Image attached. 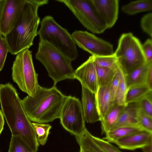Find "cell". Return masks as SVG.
I'll return each instance as SVG.
<instances>
[{
  "mask_svg": "<svg viewBox=\"0 0 152 152\" xmlns=\"http://www.w3.org/2000/svg\"><path fill=\"white\" fill-rule=\"evenodd\" d=\"M35 58L45 67L53 80L54 85L63 80L75 79V70L72 66V61L47 42L40 41Z\"/></svg>",
  "mask_w": 152,
  "mask_h": 152,
  "instance_id": "obj_3",
  "label": "cell"
},
{
  "mask_svg": "<svg viewBox=\"0 0 152 152\" xmlns=\"http://www.w3.org/2000/svg\"><path fill=\"white\" fill-rule=\"evenodd\" d=\"M145 131L140 126H121L110 130L102 139L115 144L119 139L140 131Z\"/></svg>",
  "mask_w": 152,
  "mask_h": 152,
  "instance_id": "obj_17",
  "label": "cell"
},
{
  "mask_svg": "<svg viewBox=\"0 0 152 152\" xmlns=\"http://www.w3.org/2000/svg\"><path fill=\"white\" fill-rule=\"evenodd\" d=\"M125 106L119 105H112L104 118L101 121L102 134H105L111 130Z\"/></svg>",
  "mask_w": 152,
  "mask_h": 152,
  "instance_id": "obj_19",
  "label": "cell"
},
{
  "mask_svg": "<svg viewBox=\"0 0 152 152\" xmlns=\"http://www.w3.org/2000/svg\"><path fill=\"white\" fill-rule=\"evenodd\" d=\"M86 131L88 142L94 150L96 152H106L95 142L92 137V134L88 131L87 129H86Z\"/></svg>",
  "mask_w": 152,
  "mask_h": 152,
  "instance_id": "obj_35",
  "label": "cell"
},
{
  "mask_svg": "<svg viewBox=\"0 0 152 152\" xmlns=\"http://www.w3.org/2000/svg\"><path fill=\"white\" fill-rule=\"evenodd\" d=\"M141 27L143 31L151 38L152 37V13L144 15L141 20Z\"/></svg>",
  "mask_w": 152,
  "mask_h": 152,
  "instance_id": "obj_33",
  "label": "cell"
},
{
  "mask_svg": "<svg viewBox=\"0 0 152 152\" xmlns=\"http://www.w3.org/2000/svg\"><path fill=\"white\" fill-rule=\"evenodd\" d=\"M74 78L80 81L82 86L96 95L99 87L93 56H90L75 70Z\"/></svg>",
  "mask_w": 152,
  "mask_h": 152,
  "instance_id": "obj_11",
  "label": "cell"
},
{
  "mask_svg": "<svg viewBox=\"0 0 152 152\" xmlns=\"http://www.w3.org/2000/svg\"><path fill=\"white\" fill-rule=\"evenodd\" d=\"M121 70L119 66L110 86V93L113 102L118 88L121 80Z\"/></svg>",
  "mask_w": 152,
  "mask_h": 152,
  "instance_id": "obj_31",
  "label": "cell"
},
{
  "mask_svg": "<svg viewBox=\"0 0 152 152\" xmlns=\"http://www.w3.org/2000/svg\"><path fill=\"white\" fill-rule=\"evenodd\" d=\"M95 64L99 87L107 86L110 84L118 68L114 70Z\"/></svg>",
  "mask_w": 152,
  "mask_h": 152,
  "instance_id": "obj_22",
  "label": "cell"
},
{
  "mask_svg": "<svg viewBox=\"0 0 152 152\" xmlns=\"http://www.w3.org/2000/svg\"><path fill=\"white\" fill-rule=\"evenodd\" d=\"M86 128L80 135L75 137L80 147V152H96L90 144L88 140Z\"/></svg>",
  "mask_w": 152,
  "mask_h": 152,
  "instance_id": "obj_29",
  "label": "cell"
},
{
  "mask_svg": "<svg viewBox=\"0 0 152 152\" xmlns=\"http://www.w3.org/2000/svg\"><path fill=\"white\" fill-rule=\"evenodd\" d=\"M98 13L106 23L108 28L112 27L118 17V0H92Z\"/></svg>",
  "mask_w": 152,
  "mask_h": 152,
  "instance_id": "obj_12",
  "label": "cell"
},
{
  "mask_svg": "<svg viewBox=\"0 0 152 152\" xmlns=\"http://www.w3.org/2000/svg\"><path fill=\"white\" fill-rule=\"evenodd\" d=\"M40 41L46 42L63 53L71 61L78 56L76 44L71 34L51 16H45L38 31Z\"/></svg>",
  "mask_w": 152,
  "mask_h": 152,
  "instance_id": "obj_4",
  "label": "cell"
},
{
  "mask_svg": "<svg viewBox=\"0 0 152 152\" xmlns=\"http://www.w3.org/2000/svg\"><path fill=\"white\" fill-rule=\"evenodd\" d=\"M145 85L152 90V62L150 64L148 71Z\"/></svg>",
  "mask_w": 152,
  "mask_h": 152,
  "instance_id": "obj_36",
  "label": "cell"
},
{
  "mask_svg": "<svg viewBox=\"0 0 152 152\" xmlns=\"http://www.w3.org/2000/svg\"><path fill=\"white\" fill-rule=\"evenodd\" d=\"M143 152H152V143L142 148Z\"/></svg>",
  "mask_w": 152,
  "mask_h": 152,
  "instance_id": "obj_39",
  "label": "cell"
},
{
  "mask_svg": "<svg viewBox=\"0 0 152 152\" xmlns=\"http://www.w3.org/2000/svg\"><path fill=\"white\" fill-rule=\"evenodd\" d=\"M146 63L130 73L126 75L128 88L133 86L145 85L146 76L150 64Z\"/></svg>",
  "mask_w": 152,
  "mask_h": 152,
  "instance_id": "obj_18",
  "label": "cell"
},
{
  "mask_svg": "<svg viewBox=\"0 0 152 152\" xmlns=\"http://www.w3.org/2000/svg\"><path fill=\"white\" fill-rule=\"evenodd\" d=\"M110 84L106 86L99 87L96 95L100 121L104 118L113 105L110 89Z\"/></svg>",
  "mask_w": 152,
  "mask_h": 152,
  "instance_id": "obj_16",
  "label": "cell"
},
{
  "mask_svg": "<svg viewBox=\"0 0 152 152\" xmlns=\"http://www.w3.org/2000/svg\"><path fill=\"white\" fill-rule=\"evenodd\" d=\"M4 123V115L2 112L0 110V135L3 130Z\"/></svg>",
  "mask_w": 152,
  "mask_h": 152,
  "instance_id": "obj_37",
  "label": "cell"
},
{
  "mask_svg": "<svg viewBox=\"0 0 152 152\" xmlns=\"http://www.w3.org/2000/svg\"><path fill=\"white\" fill-rule=\"evenodd\" d=\"M152 143V132L143 131L118 140L115 144L121 149L131 151L142 148Z\"/></svg>",
  "mask_w": 152,
  "mask_h": 152,
  "instance_id": "obj_13",
  "label": "cell"
},
{
  "mask_svg": "<svg viewBox=\"0 0 152 152\" xmlns=\"http://www.w3.org/2000/svg\"><path fill=\"white\" fill-rule=\"evenodd\" d=\"M71 35L76 45L92 56H108L114 54L112 44L87 31H76Z\"/></svg>",
  "mask_w": 152,
  "mask_h": 152,
  "instance_id": "obj_9",
  "label": "cell"
},
{
  "mask_svg": "<svg viewBox=\"0 0 152 152\" xmlns=\"http://www.w3.org/2000/svg\"><path fill=\"white\" fill-rule=\"evenodd\" d=\"M67 96L58 89L56 85L50 88L39 86L34 96L28 95L21 100V102L31 121L45 123L59 118Z\"/></svg>",
  "mask_w": 152,
  "mask_h": 152,
  "instance_id": "obj_2",
  "label": "cell"
},
{
  "mask_svg": "<svg viewBox=\"0 0 152 152\" xmlns=\"http://www.w3.org/2000/svg\"><path fill=\"white\" fill-rule=\"evenodd\" d=\"M114 54L119 66L126 75L146 63L142 44L131 33L121 35Z\"/></svg>",
  "mask_w": 152,
  "mask_h": 152,
  "instance_id": "obj_5",
  "label": "cell"
},
{
  "mask_svg": "<svg viewBox=\"0 0 152 152\" xmlns=\"http://www.w3.org/2000/svg\"><path fill=\"white\" fill-rule=\"evenodd\" d=\"M138 119L139 125L145 131L152 132V118L146 115L140 108Z\"/></svg>",
  "mask_w": 152,
  "mask_h": 152,
  "instance_id": "obj_28",
  "label": "cell"
},
{
  "mask_svg": "<svg viewBox=\"0 0 152 152\" xmlns=\"http://www.w3.org/2000/svg\"><path fill=\"white\" fill-rule=\"evenodd\" d=\"M82 105L85 121L94 123L100 121L96 94L82 86Z\"/></svg>",
  "mask_w": 152,
  "mask_h": 152,
  "instance_id": "obj_14",
  "label": "cell"
},
{
  "mask_svg": "<svg viewBox=\"0 0 152 152\" xmlns=\"http://www.w3.org/2000/svg\"><path fill=\"white\" fill-rule=\"evenodd\" d=\"M26 0H6L0 23V33L4 37L19 17Z\"/></svg>",
  "mask_w": 152,
  "mask_h": 152,
  "instance_id": "obj_10",
  "label": "cell"
},
{
  "mask_svg": "<svg viewBox=\"0 0 152 152\" xmlns=\"http://www.w3.org/2000/svg\"><path fill=\"white\" fill-rule=\"evenodd\" d=\"M93 56L94 63L99 66L114 70L119 67L114 54L108 56Z\"/></svg>",
  "mask_w": 152,
  "mask_h": 152,
  "instance_id": "obj_25",
  "label": "cell"
},
{
  "mask_svg": "<svg viewBox=\"0 0 152 152\" xmlns=\"http://www.w3.org/2000/svg\"><path fill=\"white\" fill-rule=\"evenodd\" d=\"M152 91L146 85L131 87L128 89L126 97V105L132 102H138Z\"/></svg>",
  "mask_w": 152,
  "mask_h": 152,
  "instance_id": "obj_21",
  "label": "cell"
},
{
  "mask_svg": "<svg viewBox=\"0 0 152 152\" xmlns=\"http://www.w3.org/2000/svg\"><path fill=\"white\" fill-rule=\"evenodd\" d=\"M6 0H0V23Z\"/></svg>",
  "mask_w": 152,
  "mask_h": 152,
  "instance_id": "obj_38",
  "label": "cell"
},
{
  "mask_svg": "<svg viewBox=\"0 0 152 152\" xmlns=\"http://www.w3.org/2000/svg\"><path fill=\"white\" fill-rule=\"evenodd\" d=\"M139 108L138 102L127 104L111 130L121 126H140L138 119Z\"/></svg>",
  "mask_w": 152,
  "mask_h": 152,
  "instance_id": "obj_15",
  "label": "cell"
},
{
  "mask_svg": "<svg viewBox=\"0 0 152 152\" xmlns=\"http://www.w3.org/2000/svg\"><path fill=\"white\" fill-rule=\"evenodd\" d=\"M13 81L20 89L33 97L39 86L38 74L35 72L32 56V52L25 49L16 55L12 67Z\"/></svg>",
  "mask_w": 152,
  "mask_h": 152,
  "instance_id": "obj_6",
  "label": "cell"
},
{
  "mask_svg": "<svg viewBox=\"0 0 152 152\" xmlns=\"http://www.w3.org/2000/svg\"><path fill=\"white\" fill-rule=\"evenodd\" d=\"M8 52V47L6 40L0 33V71L3 68Z\"/></svg>",
  "mask_w": 152,
  "mask_h": 152,
  "instance_id": "obj_32",
  "label": "cell"
},
{
  "mask_svg": "<svg viewBox=\"0 0 152 152\" xmlns=\"http://www.w3.org/2000/svg\"><path fill=\"white\" fill-rule=\"evenodd\" d=\"M32 124L35 131L38 143L41 145H44L48 140L51 126L45 123L33 122Z\"/></svg>",
  "mask_w": 152,
  "mask_h": 152,
  "instance_id": "obj_24",
  "label": "cell"
},
{
  "mask_svg": "<svg viewBox=\"0 0 152 152\" xmlns=\"http://www.w3.org/2000/svg\"><path fill=\"white\" fill-rule=\"evenodd\" d=\"M8 152H35L18 136H12Z\"/></svg>",
  "mask_w": 152,
  "mask_h": 152,
  "instance_id": "obj_26",
  "label": "cell"
},
{
  "mask_svg": "<svg viewBox=\"0 0 152 152\" xmlns=\"http://www.w3.org/2000/svg\"><path fill=\"white\" fill-rule=\"evenodd\" d=\"M59 118L64 128L75 137L80 135L86 128L81 103L75 96H67Z\"/></svg>",
  "mask_w": 152,
  "mask_h": 152,
  "instance_id": "obj_8",
  "label": "cell"
},
{
  "mask_svg": "<svg viewBox=\"0 0 152 152\" xmlns=\"http://www.w3.org/2000/svg\"><path fill=\"white\" fill-rule=\"evenodd\" d=\"M152 91H150L138 103L140 108L147 115L152 118Z\"/></svg>",
  "mask_w": 152,
  "mask_h": 152,
  "instance_id": "obj_27",
  "label": "cell"
},
{
  "mask_svg": "<svg viewBox=\"0 0 152 152\" xmlns=\"http://www.w3.org/2000/svg\"><path fill=\"white\" fill-rule=\"evenodd\" d=\"M91 136L95 142L106 152H122L107 141L92 134Z\"/></svg>",
  "mask_w": 152,
  "mask_h": 152,
  "instance_id": "obj_30",
  "label": "cell"
},
{
  "mask_svg": "<svg viewBox=\"0 0 152 152\" xmlns=\"http://www.w3.org/2000/svg\"><path fill=\"white\" fill-rule=\"evenodd\" d=\"M152 10V0H139L132 1L123 5L121 8L123 12L130 15L151 10Z\"/></svg>",
  "mask_w": 152,
  "mask_h": 152,
  "instance_id": "obj_20",
  "label": "cell"
},
{
  "mask_svg": "<svg viewBox=\"0 0 152 152\" xmlns=\"http://www.w3.org/2000/svg\"><path fill=\"white\" fill-rule=\"evenodd\" d=\"M48 2V0H26L20 15L13 27L4 36L9 52L11 54L17 55L32 45L34 39L38 35L40 22L38 8Z\"/></svg>",
  "mask_w": 152,
  "mask_h": 152,
  "instance_id": "obj_1",
  "label": "cell"
},
{
  "mask_svg": "<svg viewBox=\"0 0 152 152\" xmlns=\"http://www.w3.org/2000/svg\"><path fill=\"white\" fill-rule=\"evenodd\" d=\"M71 11L85 28L96 34L103 33L108 27L92 0H60Z\"/></svg>",
  "mask_w": 152,
  "mask_h": 152,
  "instance_id": "obj_7",
  "label": "cell"
},
{
  "mask_svg": "<svg viewBox=\"0 0 152 152\" xmlns=\"http://www.w3.org/2000/svg\"><path fill=\"white\" fill-rule=\"evenodd\" d=\"M121 69V68H120ZM121 76L119 86L113 102V105L126 106V97L128 88L126 80V75L121 69Z\"/></svg>",
  "mask_w": 152,
  "mask_h": 152,
  "instance_id": "obj_23",
  "label": "cell"
},
{
  "mask_svg": "<svg viewBox=\"0 0 152 152\" xmlns=\"http://www.w3.org/2000/svg\"><path fill=\"white\" fill-rule=\"evenodd\" d=\"M142 50L146 63L152 61V40L148 39L142 45Z\"/></svg>",
  "mask_w": 152,
  "mask_h": 152,
  "instance_id": "obj_34",
  "label": "cell"
}]
</instances>
